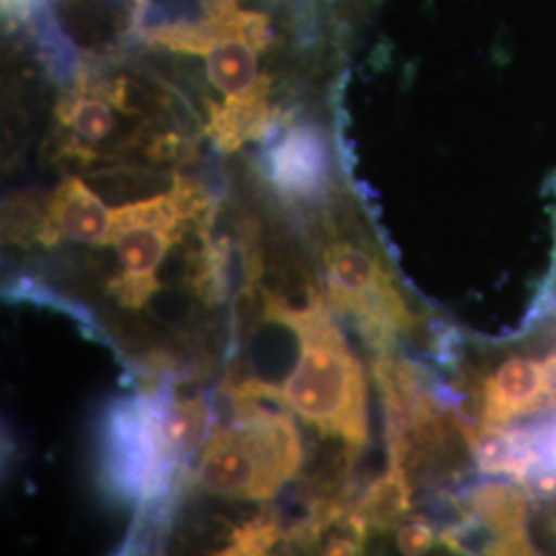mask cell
Wrapping results in <instances>:
<instances>
[{"label":"cell","mask_w":556,"mask_h":556,"mask_svg":"<svg viewBox=\"0 0 556 556\" xmlns=\"http://www.w3.org/2000/svg\"><path fill=\"white\" fill-rule=\"evenodd\" d=\"M470 509L489 530L501 536L526 532L528 501L516 484H484L470 495Z\"/></svg>","instance_id":"obj_8"},{"label":"cell","mask_w":556,"mask_h":556,"mask_svg":"<svg viewBox=\"0 0 556 556\" xmlns=\"http://www.w3.org/2000/svg\"><path fill=\"white\" fill-rule=\"evenodd\" d=\"M114 223V211L89 190L79 178H66L48 202L41 219L40 239L56 243L62 239L103 245Z\"/></svg>","instance_id":"obj_5"},{"label":"cell","mask_w":556,"mask_h":556,"mask_svg":"<svg viewBox=\"0 0 556 556\" xmlns=\"http://www.w3.org/2000/svg\"><path fill=\"white\" fill-rule=\"evenodd\" d=\"M215 556H241L238 548H229V551H225V553H219V555Z\"/></svg>","instance_id":"obj_12"},{"label":"cell","mask_w":556,"mask_h":556,"mask_svg":"<svg viewBox=\"0 0 556 556\" xmlns=\"http://www.w3.org/2000/svg\"><path fill=\"white\" fill-rule=\"evenodd\" d=\"M46 0H2L4 17L11 21L29 20Z\"/></svg>","instance_id":"obj_11"},{"label":"cell","mask_w":556,"mask_h":556,"mask_svg":"<svg viewBox=\"0 0 556 556\" xmlns=\"http://www.w3.org/2000/svg\"><path fill=\"white\" fill-rule=\"evenodd\" d=\"M270 318L287 324L299 340V361L278 392L299 417L351 445L367 441V386L357 358L326 309L312 299L305 309L268 305Z\"/></svg>","instance_id":"obj_1"},{"label":"cell","mask_w":556,"mask_h":556,"mask_svg":"<svg viewBox=\"0 0 556 556\" xmlns=\"http://www.w3.org/2000/svg\"><path fill=\"white\" fill-rule=\"evenodd\" d=\"M270 174L280 192L289 197H314L328 178V160L321 135L314 126H295L270 155Z\"/></svg>","instance_id":"obj_6"},{"label":"cell","mask_w":556,"mask_h":556,"mask_svg":"<svg viewBox=\"0 0 556 556\" xmlns=\"http://www.w3.org/2000/svg\"><path fill=\"white\" fill-rule=\"evenodd\" d=\"M328 295L338 312L351 316L363 338L388 353L397 338L420 324L386 258L369 243L342 239L326 250Z\"/></svg>","instance_id":"obj_2"},{"label":"cell","mask_w":556,"mask_h":556,"mask_svg":"<svg viewBox=\"0 0 556 556\" xmlns=\"http://www.w3.org/2000/svg\"><path fill=\"white\" fill-rule=\"evenodd\" d=\"M204 208L199 190L176 179L169 194L139 200L114 208L112 231L105 243L116 248L124 275L110 289L126 307H140L157 291L155 273L181 231V225Z\"/></svg>","instance_id":"obj_3"},{"label":"cell","mask_w":556,"mask_h":556,"mask_svg":"<svg viewBox=\"0 0 556 556\" xmlns=\"http://www.w3.org/2000/svg\"><path fill=\"white\" fill-rule=\"evenodd\" d=\"M176 452L165 431V406L151 397L122 402L108 418L105 472L119 495L155 498L174 475Z\"/></svg>","instance_id":"obj_4"},{"label":"cell","mask_w":556,"mask_h":556,"mask_svg":"<svg viewBox=\"0 0 556 556\" xmlns=\"http://www.w3.org/2000/svg\"><path fill=\"white\" fill-rule=\"evenodd\" d=\"M396 542L404 556H427L435 546V532L425 521H410L400 528Z\"/></svg>","instance_id":"obj_10"},{"label":"cell","mask_w":556,"mask_h":556,"mask_svg":"<svg viewBox=\"0 0 556 556\" xmlns=\"http://www.w3.org/2000/svg\"><path fill=\"white\" fill-rule=\"evenodd\" d=\"M410 505V486L408 475L400 468L390 466V472L386 477L378 478L367 495L363 498V505L358 514L369 526L388 528L404 516Z\"/></svg>","instance_id":"obj_9"},{"label":"cell","mask_w":556,"mask_h":556,"mask_svg":"<svg viewBox=\"0 0 556 556\" xmlns=\"http://www.w3.org/2000/svg\"><path fill=\"white\" fill-rule=\"evenodd\" d=\"M59 119L62 126L71 128L75 151L85 155H93L91 149L112 139L118 128V119L108 101V91L91 89L89 85H80L79 89L60 101Z\"/></svg>","instance_id":"obj_7"}]
</instances>
